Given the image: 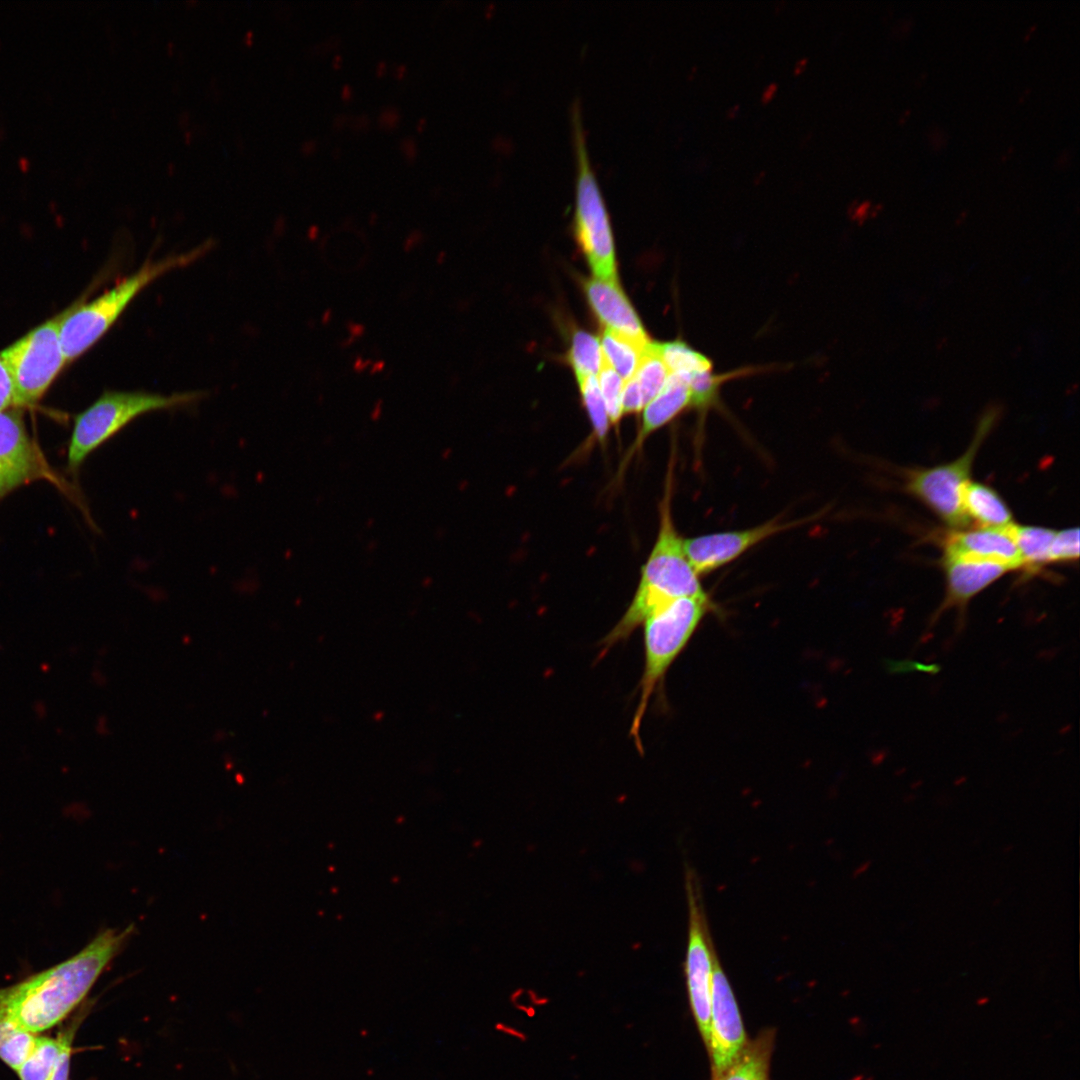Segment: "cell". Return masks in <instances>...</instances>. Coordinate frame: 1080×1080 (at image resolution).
<instances>
[{"label":"cell","instance_id":"obj_11","mask_svg":"<svg viewBox=\"0 0 1080 1080\" xmlns=\"http://www.w3.org/2000/svg\"><path fill=\"white\" fill-rule=\"evenodd\" d=\"M817 514L798 520L772 518L757 526L730 530L684 539L687 558L698 576L707 574L739 558L764 540L814 520Z\"/></svg>","mask_w":1080,"mask_h":1080},{"label":"cell","instance_id":"obj_40","mask_svg":"<svg viewBox=\"0 0 1080 1080\" xmlns=\"http://www.w3.org/2000/svg\"><path fill=\"white\" fill-rule=\"evenodd\" d=\"M329 315H330V311H327V312L325 313V316H324V318H323V321H324V323H325V322L327 321V319H329Z\"/></svg>","mask_w":1080,"mask_h":1080},{"label":"cell","instance_id":"obj_31","mask_svg":"<svg viewBox=\"0 0 1080 1080\" xmlns=\"http://www.w3.org/2000/svg\"><path fill=\"white\" fill-rule=\"evenodd\" d=\"M16 407V395L9 370L0 355V411Z\"/></svg>","mask_w":1080,"mask_h":1080},{"label":"cell","instance_id":"obj_7","mask_svg":"<svg viewBox=\"0 0 1080 1080\" xmlns=\"http://www.w3.org/2000/svg\"><path fill=\"white\" fill-rule=\"evenodd\" d=\"M1001 410L994 404L985 409L969 447L957 459L907 473L906 490L954 530L967 528L970 523L963 507L964 489L971 481L977 452L997 423Z\"/></svg>","mask_w":1080,"mask_h":1080},{"label":"cell","instance_id":"obj_2","mask_svg":"<svg viewBox=\"0 0 1080 1080\" xmlns=\"http://www.w3.org/2000/svg\"><path fill=\"white\" fill-rule=\"evenodd\" d=\"M672 471L660 503L659 530L654 547L641 569L636 593L627 610L600 642L599 656L626 641L643 622L665 604L682 597L706 596L691 566L671 512Z\"/></svg>","mask_w":1080,"mask_h":1080},{"label":"cell","instance_id":"obj_33","mask_svg":"<svg viewBox=\"0 0 1080 1080\" xmlns=\"http://www.w3.org/2000/svg\"><path fill=\"white\" fill-rule=\"evenodd\" d=\"M776 91H777V85L775 83H771L770 85H768L764 89V91L762 93V97H761L762 102H764V103L769 102L773 98V96L775 95Z\"/></svg>","mask_w":1080,"mask_h":1080},{"label":"cell","instance_id":"obj_8","mask_svg":"<svg viewBox=\"0 0 1080 1080\" xmlns=\"http://www.w3.org/2000/svg\"><path fill=\"white\" fill-rule=\"evenodd\" d=\"M62 315L44 322L0 352L13 381L17 408L35 405L67 363L60 340Z\"/></svg>","mask_w":1080,"mask_h":1080},{"label":"cell","instance_id":"obj_28","mask_svg":"<svg viewBox=\"0 0 1080 1080\" xmlns=\"http://www.w3.org/2000/svg\"><path fill=\"white\" fill-rule=\"evenodd\" d=\"M598 374L597 380L609 422L612 425H616L622 417L621 399L624 380L609 365L605 358Z\"/></svg>","mask_w":1080,"mask_h":1080},{"label":"cell","instance_id":"obj_29","mask_svg":"<svg viewBox=\"0 0 1080 1080\" xmlns=\"http://www.w3.org/2000/svg\"><path fill=\"white\" fill-rule=\"evenodd\" d=\"M1050 557L1051 563L1077 561L1079 558V529L1067 528L1055 531Z\"/></svg>","mask_w":1080,"mask_h":1080},{"label":"cell","instance_id":"obj_34","mask_svg":"<svg viewBox=\"0 0 1080 1080\" xmlns=\"http://www.w3.org/2000/svg\"><path fill=\"white\" fill-rule=\"evenodd\" d=\"M807 62H808V61H807V59H806V58H802V59H800V60H799V61H798V62L796 63V65H795V67H794V73H795V74H799V73H801V72H802V71H803V70H804V69L806 68V66H807Z\"/></svg>","mask_w":1080,"mask_h":1080},{"label":"cell","instance_id":"obj_15","mask_svg":"<svg viewBox=\"0 0 1080 1080\" xmlns=\"http://www.w3.org/2000/svg\"><path fill=\"white\" fill-rule=\"evenodd\" d=\"M583 288L592 311L605 329L639 342L650 341L617 280L588 279L584 281Z\"/></svg>","mask_w":1080,"mask_h":1080},{"label":"cell","instance_id":"obj_30","mask_svg":"<svg viewBox=\"0 0 1080 1080\" xmlns=\"http://www.w3.org/2000/svg\"><path fill=\"white\" fill-rule=\"evenodd\" d=\"M621 405L622 416L638 413L645 407L643 394L635 376L624 381Z\"/></svg>","mask_w":1080,"mask_h":1080},{"label":"cell","instance_id":"obj_26","mask_svg":"<svg viewBox=\"0 0 1080 1080\" xmlns=\"http://www.w3.org/2000/svg\"><path fill=\"white\" fill-rule=\"evenodd\" d=\"M737 374L738 371L726 374H715L713 370L696 372L689 376V389L691 394L690 408L705 414L717 402L721 385Z\"/></svg>","mask_w":1080,"mask_h":1080},{"label":"cell","instance_id":"obj_39","mask_svg":"<svg viewBox=\"0 0 1080 1080\" xmlns=\"http://www.w3.org/2000/svg\"><path fill=\"white\" fill-rule=\"evenodd\" d=\"M1012 847H1013L1012 845H1009V846H1005V847H1004V849H1003V852H1004V853H1008V852H1010V851L1012 850Z\"/></svg>","mask_w":1080,"mask_h":1080},{"label":"cell","instance_id":"obj_37","mask_svg":"<svg viewBox=\"0 0 1080 1080\" xmlns=\"http://www.w3.org/2000/svg\"><path fill=\"white\" fill-rule=\"evenodd\" d=\"M380 411H381V408H380V406H379V405L377 404V406H376V407H375V409H374V412L372 413V419H374V420L378 419V418H379V415H380Z\"/></svg>","mask_w":1080,"mask_h":1080},{"label":"cell","instance_id":"obj_5","mask_svg":"<svg viewBox=\"0 0 1080 1080\" xmlns=\"http://www.w3.org/2000/svg\"><path fill=\"white\" fill-rule=\"evenodd\" d=\"M202 392L163 395L144 391H105L74 418L67 450V467L76 473L84 460L130 422L143 414L185 407Z\"/></svg>","mask_w":1080,"mask_h":1080},{"label":"cell","instance_id":"obj_14","mask_svg":"<svg viewBox=\"0 0 1080 1080\" xmlns=\"http://www.w3.org/2000/svg\"><path fill=\"white\" fill-rule=\"evenodd\" d=\"M1009 527L953 530L943 540V558L986 560L1003 564L1011 571L1022 569L1021 557Z\"/></svg>","mask_w":1080,"mask_h":1080},{"label":"cell","instance_id":"obj_4","mask_svg":"<svg viewBox=\"0 0 1080 1080\" xmlns=\"http://www.w3.org/2000/svg\"><path fill=\"white\" fill-rule=\"evenodd\" d=\"M710 608L707 595L677 598L659 608L642 624L644 668L639 682V702L630 729L640 753H643L640 727L649 701Z\"/></svg>","mask_w":1080,"mask_h":1080},{"label":"cell","instance_id":"obj_35","mask_svg":"<svg viewBox=\"0 0 1080 1080\" xmlns=\"http://www.w3.org/2000/svg\"><path fill=\"white\" fill-rule=\"evenodd\" d=\"M363 330H364V328L362 326H360V325H352L351 328H350V331H351V334H352L353 337L361 335Z\"/></svg>","mask_w":1080,"mask_h":1080},{"label":"cell","instance_id":"obj_20","mask_svg":"<svg viewBox=\"0 0 1080 1080\" xmlns=\"http://www.w3.org/2000/svg\"><path fill=\"white\" fill-rule=\"evenodd\" d=\"M1022 561V570L1032 575L1051 563L1050 549L1055 531L1039 526L1013 523L1009 527Z\"/></svg>","mask_w":1080,"mask_h":1080},{"label":"cell","instance_id":"obj_24","mask_svg":"<svg viewBox=\"0 0 1080 1080\" xmlns=\"http://www.w3.org/2000/svg\"><path fill=\"white\" fill-rule=\"evenodd\" d=\"M670 373L662 360L657 344L650 342L634 374L643 394L645 406L658 395Z\"/></svg>","mask_w":1080,"mask_h":1080},{"label":"cell","instance_id":"obj_22","mask_svg":"<svg viewBox=\"0 0 1080 1080\" xmlns=\"http://www.w3.org/2000/svg\"><path fill=\"white\" fill-rule=\"evenodd\" d=\"M656 344L670 374L690 376L696 372L713 370L711 359L682 340Z\"/></svg>","mask_w":1080,"mask_h":1080},{"label":"cell","instance_id":"obj_13","mask_svg":"<svg viewBox=\"0 0 1080 1080\" xmlns=\"http://www.w3.org/2000/svg\"><path fill=\"white\" fill-rule=\"evenodd\" d=\"M945 596L932 616L930 625L947 610L955 609L959 625L968 603L980 592L1011 570L1000 563L969 558H943Z\"/></svg>","mask_w":1080,"mask_h":1080},{"label":"cell","instance_id":"obj_25","mask_svg":"<svg viewBox=\"0 0 1080 1080\" xmlns=\"http://www.w3.org/2000/svg\"><path fill=\"white\" fill-rule=\"evenodd\" d=\"M36 1037L12 1023L0 1019V1058L18 1071L32 1051Z\"/></svg>","mask_w":1080,"mask_h":1080},{"label":"cell","instance_id":"obj_17","mask_svg":"<svg viewBox=\"0 0 1080 1080\" xmlns=\"http://www.w3.org/2000/svg\"><path fill=\"white\" fill-rule=\"evenodd\" d=\"M963 507L969 520L978 527L1006 528L1012 525L1011 510L991 487L970 481L964 489Z\"/></svg>","mask_w":1080,"mask_h":1080},{"label":"cell","instance_id":"obj_36","mask_svg":"<svg viewBox=\"0 0 1080 1080\" xmlns=\"http://www.w3.org/2000/svg\"><path fill=\"white\" fill-rule=\"evenodd\" d=\"M252 37H253V33H252V31H248V32L246 33V35H245V38H244V42H245V43H246L247 45H250V44H251V42H252Z\"/></svg>","mask_w":1080,"mask_h":1080},{"label":"cell","instance_id":"obj_3","mask_svg":"<svg viewBox=\"0 0 1080 1080\" xmlns=\"http://www.w3.org/2000/svg\"><path fill=\"white\" fill-rule=\"evenodd\" d=\"M207 248L208 243L187 253L147 261L100 296L62 312L60 340L66 362L74 361L91 348L147 285L168 271L190 264Z\"/></svg>","mask_w":1080,"mask_h":1080},{"label":"cell","instance_id":"obj_9","mask_svg":"<svg viewBox=\"0 0 1080 1080\" xmlns=\"http://www.w3.org/2000/svg\"><path fill=\"white\" fill-rule=\"evenodd\" d=\"M685 889L688 904V940L684 971L690 1008L705 1046L709 1039L712 975L718 957L704 910L699 879L685 865Z\"/></svg>","mask_w":1080,"mask_h":1080},{"label":"cell","instance_id":"obj_32","mask_svg":"<svg viewBox=\"0 0 1080 1080\" xmlns=\"http://www.w3.org/2000/svg\"><path fill=\"white\" fill-rule=\"evenodd\" d=\"M73 1038L65 1044L58 1062L48 1080H68Z\"/></svg>","mask_w":1080,"mask_h":1080},{"label":"cell","instance_id":"obj_10","mask_svg":"<svg viewBox=\"0 0 1080 1080\" xmlns=\"http://www.w3.org/2000/svg\"><path fill=\"white\" fill-rule=\"evenodd\" d=\"M40 480L53 484L84 509L81 497L50 466L30 437L21 408L0 411V501L20 486Z\"/></svg>","mask_w":1080,"mask_h":1080},{"label":"cell","instance_id":"obj_23","mask_svg":"<svg viewBox=\"0 0 1080 1080\" xmlns=\"http://www.w3.org/2000/svg\"><path fill=\"white\" fill-rule=\"evenodd\" d=\"M603 360L599 339L586 331L576 330L568 351V363L576 379L598 374Z\"/></svg>","mask_w":1080,"mask_h":1080},{"label":"cell","instance_id":"obj_6","mask_svg":"<svg viewBox=\"0 0 1080 1080\" xmlns=\"http://www.w3.org/2000/svg\"><path fill=\"white\" fill-rule=\"evenodd\" d=\"M575 147L574 232L586 260L598 279L617 280L612 228L605 200L591 166L578 105L573 106Z\"/></svg>","mask_w":1080,"mask_h":1080},{"label":"cell","instance_id":"obj_27","mask_svg":"<svg viewBox=\"0 0 1080 1080\" xmlns=\"http://www.w3.org/2000/svg\"><path fill=\"white\" fill-rule=\"evenodd\" d=\"M583 405L592 425L593 436L604 442L609 431V418L596 376L577 379Z\"/></svg>","mask_w":1080,"mask_h":1080},{"label":"cell","instance_id":"obj_16","mask_svg":"<svg viewBox=\"0 0 1080 1080\" xmlns=\"http://www.w3.org/2000/svg\"><path fill=\"white\" fill-rule=\"evenodd\" d=\"M690 404L689 376L670 374L662 390L643 408L640 430L628 449L622 467L641 449L653 432L690 408Z\"/></svg>","mask_w":1080,"mask_h":1080},{"label":"cell","instance_id":"obj_12","mask_svg":"<svg viewBox=\"0 0 1080 1080\" xmlns=\"http://www.w3.org/2000/svg\"><path fill=\"white\" fill-rule=\"evenodd\" d=\"M748 1040L729 980L718 957L712 975L708 1049L712 1080L721 1075L744 1050Z\"/></svg>","mask_w":1080,"mask_h":1080},{"label":"cell","instance_id":"obj_19","mask_svg":"<svg viewBox=\"0 0 1080 1080\" xmlns=\"http://www.w3.org/2000/svg\"><path fill=\"white\" fill-rule=\"evenodd\" d=\"M83 1016L71 1024L59 1034L58 1038L36 1037L32 1051L18 1069L20 1080H48L51 1076L61 1052L81 1023Z\"/></svg>","mask_w":1080,"mask_h":1080},{"label":"cell","instance_id":"obj_38","mask_svg":"<svg viewBox=\"0 0 1080 1080\" xmlns=\"http://www.w3.org/2000/svg\"><path fill=\"white\" fill-rule=\"evenodd\" d=\"M737 111H738V106H733V107H732V108H731V109L729 110V112H728V115H729L730 117H733V116H734V115H735V114L737 113Z\"/></svg>","mask_w":1080,"mask_h":1080},{"label":"cell","instance_id":"obj_21","mask_svg":"<svg viewBox=\"0 0 1080 1080\" xmlns=\"http://www.w3.org/2000/svg\"><path fill=\"white\" fill-rule=\"evenodd\" d=\"M650 342H639L605 329L601 338V349L605 360L626 381L634 376Z\"/></svg>","mask_w":1080,"mask_h":1080},{"label":"cell","instance_id":"obj_1","mask_svg":"<svg viewBox=\"0 0 1080 1080\" xmlns=\"http://www.w3.org/2000/svg\"><path fill=\"white\" fill-rule=\"evenodd\" d=\"M133 930V925L106 929L65 961L0 988V1019L31 1033L61 1022L84 1000Z\"/></svg>","mask_w":1080,"mask_h":1080},{"label":"cell","instance_id":"obj_18","mask_svg":"<svg viewBox=\"0 0 1080 1080\" xmlns=\"http://www.w3.org/2000/svg\"><path fill=\"white\" fill-rule=\"evenodd\" d=\"M775 1033L767 1029L748 1041L742 1053L714 1080H769Z\"/></svg>","mask_w":1080,"mask_h":1080}]
</instances>
